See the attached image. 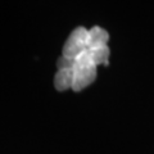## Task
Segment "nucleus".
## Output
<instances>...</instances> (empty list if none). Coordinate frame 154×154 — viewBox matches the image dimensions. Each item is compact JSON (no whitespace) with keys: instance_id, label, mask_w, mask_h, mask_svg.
Here are the masks:
<instances>
[{"instance_id":"1","label":"nucleus","mask_w":154,"mask_h":154,"mask_svg":"<svg viewBox=\"0 0 154 154\" xmlns=\"http://www.w3.org/2000/svg\"><path fill=\"white\" fill-rule=\"evenodd\" d=\"M96 66L89 51H84L81 55H79L75 59L73 64V89L75 91H81L85 88L91 85L96 79Z\"/></svg>"},{"instance_id":"2","label":"nucleus","mask_w":154,"mask_h":154,"mask_svg":"<svg viewBox=\"0 0 154 154\" xmlns=\"http://www.w3.org/2000/svg\"><path fill=\"white\" fill-rule=\"evenodd\" d=\"M88 35L89 30L85 27H77L71 32V35L67 37L63 45L62 55L69 59H76L84 51L88 50Z\"/></svg>"},{"instance_id":"3","label":"nucleus","mask_w":154,"mask_h":154,"mask_svg":"<svg viewBox=\"0 0 154 154\" xmlns=\"http://www.w3.org/2000/svg\"><path fill=\"white\" fill-rule=\"evenodd\" d=\"M54 86L59 91L73 89V69L72 68L58 69L54 77Z\"/></svg>"},{"instance_id":"4","label":"nucleus","mask_w":154,"mask_h":154,"mask_svg":"<svg viewBox=\"0 0 154 154\" xmlns=\"http://www.w3.org/2000/svg\"><path fill=\"white\" fill-rule=\"evenodd\" d=\"M109 40V33L102 27L95 26L89 30L88 35V49L99 45H108Z\"/></svg>"},{"instance_id":"5","label":"nucleus","mask_w":154,"mask_h":154,"mask_svg":"<svg viewBox=\"0 0 154 154\" xmlns=\"http://www.w3.org/2000/svg\"><path fill=\"white\" fill-rule=\"evenodd\" d=\"M88 51H89V54L91 57V59H93V62L96 66L108 64L109 54H110V50H109L108 45H99V46L90 48V49H88Z\"/></svg>"},{"instance_id":"6","label":"nucleus","mask_w":154,"mask_h":154,"mask_svg":"<svg viewBox=\"0 0 154 154\" xmlns=\"http://www.w3.org/2000/svg\"><path fill=\"white\" fill-rule=\"evenodd\" d=\"M73 64H75V60L73 59H69V58H66V57H59V59L57 62V66H58V69H62V68H73Z\"/></svg>"}]
</instances>
